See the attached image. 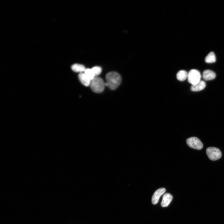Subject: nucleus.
<instances>
[{
	"label": "nucleus",
	"mask_w": 224,
	"mask_h": 224,
	"mask_svg": "<svg viewBox=\"0 0 224 224\" xmlns=\"http://www.w3.org/2000/svg\"><path fill=\"white\" fill-rule=\"evenodd\" d=\"M106 86H108L112 90L116 89L120 84L122 79L121 76L117 72H111L108 73L106 76Z\"/></svg>",
	"instance_id": "1"
},
{
	"label": "nucleus",
	"mask_w": 224,
	"mask_h": 224,
	"mask_svg": "<svg viewBox=\"0 0 224 224\" xmlns=\"http://www.w3.org/2000/svg\"><path fill=\"white\" fill-rule=\"evenodd\" d=\"M84 73L91 80L95 77V75L92 69L89 68L86 69Z\"/></svg>",
	"instance_id": "14"
},
{
	"label": "nucleus",
	"mask_w": 224,
	"mask_h": 224,
	"mask_svg": "<svg viewBox=\"0 0 224 224\" xmlns=\"http://www.w3.org/2000/svg\"><path fill=\"white\" fill-rule=\"evenodd\" d=\"M91 69L94 73L95 77H97V76L99 75L102 71V68L98 66L94 67Z\"/></svg>",
	"instance_id": "15"
},
{
	"label": "nucleus",
	"mask_w": 224,
	"mask_h": 224,
	"mask_svg": "<svg viewBox=\"0 0 224 224\" xmlns=\"http://www.w3.org/2000/svg\"><path fill=\"white\" fill-rule=\"evenodd\" d=\"M206 153L209 158L212 161H216L219 159L222 156L220 150L215 147L208 148L206 150Z\"/></svg>",
	"instance_id": "4"
},
{
	"label": "nucleus",
	"mask_w": 224,
	"mask_h": 224,
	"mask_svg": "<svg viewBox=\"0 0 224 224\" xmlns=\"http://www.w3.org/2000/svg\"><path fill=\"white\" fill-rule=\"evenodd\" d=\"M188 73L186 71L184 70H180L177 74V78L179 81H184L188 78Z\"/></svg>",
	"instance_id": "12"
},
{
	"label": "nucleus",
	"mask_w": 224,
	"mask_h": 224,
	"mask_svg": "<svg viewBox=\"0 0 224 224\" xmlns=\"http://www.w3.org/2000/svg\"><path fill=\"white\" fill-rule=\"evenodd\" d=\"M173 199L172 196L169 193L164 194L163 197L161 205L163 207L168 206Z\"/></svg>",
	"instance_id": "10"
},
{
	"label": "nucleus",
	"mask_w": 224,
	"mask_h": 224,
	"mask_svg": "<svg viewBox=\"0 0 224 224\" xmlns=\"http://www.w3.org/2000/svg\"><path fill=\"white\" fill-rule=\"evenodd\" d=\"M206 86L205 82L201 80L197 84L192 85L191 90L193 92H198L202 91Z\"/></svg>",
	"instance_id": "7"
},
{
	"label": "nucleus",
	"mask_w": 224,
	"mask_h": 224,
	"mask_svg": "<svg viewBox=\"0 0 224 224\" xmlns=\"http://www.w3.org/2000/svg\"><path fill=\"white\" fill-rule=\"evenodd\" d=\"M105 82L101 78L95 77L91 81L90 86L92 91L97 93H100L104 91Z\"/></svg>",
	"instance_id": "2"
},
{
	"label": "nucleus",
	"mask_w": 224,
	"mask_h": 224,
	"mask_svg": "<svg viewBox=\"0 0 224 224\" xmlns=\"http://www.w3.org/2000/svg\"><path fill=\"white\" fill-rule=\"evenodd\" d=\"M187 143L190 148L197 150H201L203 146L201 141L196 137H192L188 139Z\"/></svg>",
	"instance_id": "5"
},
{
	"label": "nucleus",
	"mask_w": 224,
	"mask_h": 224,
	"mask_svg": "<svg viewBox=\"0 0 224 224\" xmlns=\"http://www.w3.org/2000/svg\"><path fill=\"white\" fill-rule=\"evenodd\" d=\"M78 78L83 85L86 87L90 86L91 80L84 73L79 74L78 75Z\"/></svg>",
	"instance_id": "8"
},
{
	"label": "nucleus",
	"mask_w": 224,
	"mask_h": 224,
	"mask_svg": "<svg viewBox=\"0 0 224 224\" xmlns=\"http://www.w3.org/2000/svg\"><path fill=\"white\" fill-rule=\"evenodd\" d=\"M216 61L215 54L213 52L209 53L205 57V61L206 63H212L215 62Z\"/></svg>",
	"instance_id": "13"
},
{
	"label": "nucleus",
	"mask_w": 224,
	"mask_h": 224,
	"mask_svg": "<svg viewBox=\"0 0 224 224\" xmlns=\"http://www.w3.org/2000/svg\"><path fill=\"white\" fill-rule=\"evenodd\" d=\"M201 75L197 70L192 69L188 73V79L189 83L192 85H195L201 81Z\"/></svg>",
	"instance_id": "3"
},
{
	"label": "nucleus",
	"mask_w": 224,
	"mask_h": 224,
	"mask_svg": "<svg viewBox=\"0 0 224 224\" xmlns=\"http://www.w3.org/2000/svg\"><path fill=\"white\" fill-rule=\"evenodd\" d=\"M71 68L74 71L79 73L80 74L83 73L86 69L83 65L78 64L73 65L71 66Z\"/></svg>",
	"instance_id": "11"
},
{
	"label": "nucleus",
	"mask_w": 224,
	"mask_h": 224,
	"mask_svg": "<svg viewBox=\"0 0 224 224\" xmlns=\"http://www.w3.org/2000/svg\"><path fill=\"white\" fill-rule=\"evenodd\" d=\"M203 79L206 81L211 80L214 79L216 77L215 73L210 70H206L203 73Z\"/></svg>",
	"instance_id": "9"
},
{
	"label": "nucleus",
	"mask_w": 224,
	"mask_h": 224,
	"mask_svg": "<svg viewBox=\"0 0 224 224\" xmlns=\"http://www.w3.org/2000/svg\"><path fill=\"white\" fill-rule=\"evenodd\" d=\"M165 188H162L158 189L155 191L154 194L152 198V203L154 205H156L158 203L159 199L166 192Z\"/></svg>",
	"instance_id": "6"
}]
</instances>
